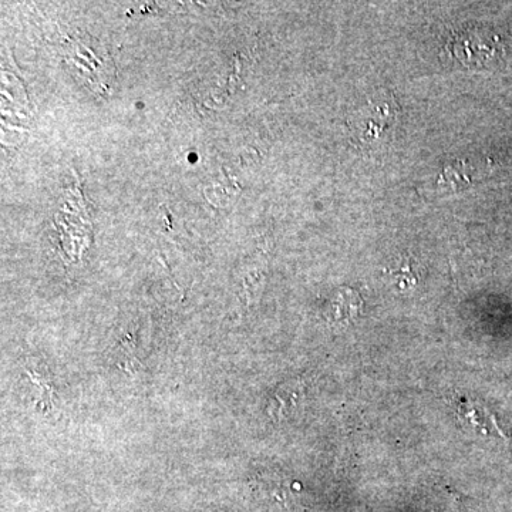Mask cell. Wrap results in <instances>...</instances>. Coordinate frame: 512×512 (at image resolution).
<instances>
[{
    "label": "cell",
    "mask_w": 512,
    "mask_h": 512,
    "mask_svg": "<svg viewBox=\"0 0 512 512\" xmlns=\"http://www.w3.org/2000/svg\"><path fill=\"white\" fill-rule=\"evenodd\" d=\"M306 382L303 379L293 380L279 387L275 393L274 400L268 407V413L274 419L282 420L298 409L305 397Z\"/></svg>",
    "instance_id": "obj_1"
}]
</instances>
